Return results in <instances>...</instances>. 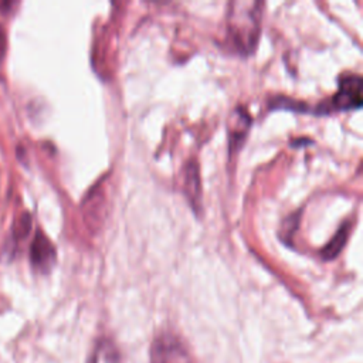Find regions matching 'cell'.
<instances>
[{
	"mask_svg": "<svg viewBox=\"0 0 363 363\" xmlns=\"http://www.w3.org/2000/svg\"><path fill=\"white\" fill-rule=\"evenodd\" d=\"M263 6V3L252 2V0H236L229 5L227 32L234 47L243 54H252L257 47Z\"/></svg>",
	"mask_w": 363,
	"mask_h": 363,
	"instance_id": "cell-1",
	"label": "cell"
},
{
	"mask_svg": "<svg viewBox=\"0 0 363 363\" xmlns=\"http://www.w3.org/2000/svg\"><path fill=\"white\" fill-rule=\"evenodd\" d=\"M362 105V80L359 76H348L339 80L338 93L332 97L331 107L339 111L358 109Z\"/></svg>",
	"mask_w": 363,
	"mask_h": 363,
	"instance_id": "cell-2",
	"label": "cell"
},
{
	"mask_svg": "<svg viewBox=\"0 0 363 363\" xmlns=\"http://www.w3.org/2000/svg\"><path fill=\"white\" fill-rule=\"evenodd\" d=\"M151 363H189V359L172 335H162L153 342Z\"/></svg>",
	"mask_w": 363,
	"mask_h": 363,
	"instance_id": "cell-3",
	"label": "cell"
},
{
	"mask_svg": "<svg viewBox=\"0 0 363 363\" xmlns=\"http://www.w3.org/2000/svg\"><path fill=\"white\" fill-rule=\"evenodd\" d=\"M30 258L33 265L43 272H47L56 263V248L43 232L36 233L32 243Z\"/></svg>",
	"mask_w": 363,
	"mask_h": 363,
	"instance_id": "cell-4",
	"label": "cell"
},
{
	"mask_svg": "<svg viewBox=\"0 0 363 363\" xmlns=\"http://www.w3.org/2000/svg\"><path fill=\"white\" fill-rule=\"evenodd\" d=\"M252 125V118L243 107H237L229 120V146L230 152L240 149L245 135Z\"/></svg>",
	"mask_w": 363,
	"mask_h": 363,
	"instance_id": "cell-5",
	"label": "cell"
},
{
	"mask_svg": "<svg viewBox=\"0 0 363 363\" xmlns=\"http://www.w3.org/2000/svg\"><path fill=\"white\" fill-rule=\"evenodd\" d=\"M185 190L189 197L192 206L199 208L201 200V188H200V177H199V166L196 161H190L186 166L185 172Z\"/></svg>",
	"mask_w": 363,
	"mask_h": 363,
	"instance_id": "cell-6",
	"label": "cell"
},
{
	"mask_svg": "<svg viewBox=\"0 0 363 363\" xmlns=\"http://www.w3.org/2000/svg\"><path fill=\"white\" fill-rule=\"evenodd\" d=\"M349 233H351V223L349 221H345L342 226L339 227V230L332 237V240L324 247V250H322V257L325 260L335 258L340 252H342L344 245L348 241Z\"/></svg>",
	"mask_w": 363,
	"mask_h": 363,
	"instance_id": "cell-7",
	"label": "cell"
},
{
	"mask_svg": "<svg viewBox=\"0 0 363 363\" xmlns=\"http://www.w3.org/2000/svg\"><path fill=\"white\" fill-rule=\"evenodd\" d=\"M32 229V216L29 213H23L14 227V236L19 240H25Z\"/></svg>",
	"mask_w": 363,
	"mask_h": 363,
	"instance_id": "cell-8",
	"label": "cell"
},
{
	"mask_svg": "<svg viewBox=\"0 0 363 363\" xmlns=\"http://www.w3.org/2000/svg\"><path fill=\"white\" fill-rule=\"evenodd\" d=\"M5 53H6V36L3 28L0 26V60L3 58Z\"/></svg>",
	"mask_w": 363,
	"mask_h": 363,
	"instance_id": "cell-9",
	"label": "cell"
}]
</instances>
